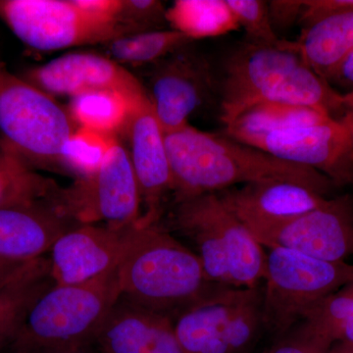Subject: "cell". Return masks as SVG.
<instances>
[{
	"label": "cell",
	"mask_w": 353,
	"mask_h": 353,
	"mask_svg": "<svg viewBox=\"0 0 353 353\" xmlns=\"http://www.w3.org/2000/svg\"><path fill=\"white\" fill-rule=\"evenodd\" d=\"M264 353H334L333 347L323 345L301 330L294 327L289 333L275 341L268 352Z\"/></svg>",
	"instance_id": "30"
},
{
	"label": "cell",
	"mask_w": 353,
	"mask_h": 353,
	"mask_svg": "<svg viewBox=\"0 0 353 353\" xmlns=\"http://www.w3.org/2000/svg\"><path fill=\"white\" fill-rule=\"evenodd\" d=\"M250 232L269 250L285 248L324 261L345 262L353 255V196L328 199L305 214Z\"/></svg>",
	"instance_id": "11"
},
{
	"label": "cell",
	"mask_w": 353,
	"mask_h": 353,
	"mask_svg": "<svg viewBox=\"0 0 353 353\" xmlns=\"http://www.w3.org/2000/svg\"><path fill=\"white\" fill-rule=\"evenodd\" d=\"M75 224L50 204L0 209V261L25 264L43 257Z\"/></svg>",
	"instance_id": "19"
},
{
	"label": "cell",
	"mask_w": 353,
	"mask_h": 353,
	"mask_svg": "<svg viewBox=\"0 0 353 353\" xmlns=\"http://www.w3.org/2000/svg\"><path fill=\"white\" fill-rule=\"evenodd\" d=\"M129 139L130 158L141 196L139 226L158 224L163 204L172 192V175L164 132L148 97L134 102L124 131Z\"/></svg>",
	"instance_id": "15"
},
{
	"label": "cell",
	"mask_w": 353,
	"mask_h": 353,
	"mask_svg": "<svg viewBox=\"0 0 353 353\" xmlns=\"http://www.w3.org/2000/svg\"><path fill=\"white\" fill-rule=\"evenodd\" d=\"M164 141L174 202L267 180L299 183L325 197L336 189L329 178L313 169L190 124L165 132Z\"/></svg>",
	"instance_id": "1"
},
{
	"label": "cell",
	"mask_w": 353,
	"mask_h": 353,
	"mask_svg": "<svg viewBox=\"0 0 353 353\" xmlns=\"http://www.w3.org/2000/svg\"><path fill=\"white\" fill-rule=\"evenodd\" d=\"M340 121L345 125L348 132H350L353 141V112H352V111H347V112H345V114L341 116Z\"/></svg>",
	"instance_id": "35"
},
{
	"label": "cell",
	"mask_w": 353,
	"mask_h": 353,
	"mask_svg": "<svg viewBox=\"0 0 353 353\" xmlns=\"http://www.w3.org/2000/svg\"><path fill=\"white\" fill-rule=\"evenodd\" d=\"M134 103L118 92H87L71 97L68 112L77 127L116 137L124 131Z\"/></svg>",
	"instance_id": "25"
},
{
	"label": "cell",
	"mask_w": 353,
	"mask_h": 353,
	"mask_svg": "<svg viewBox=\"0 0 353 353\" xmlns=\"http://www.w3.org/2000/svg\"><path fill=\"white\" fill-rule=\"evenodd\" d=\"M341 343H347V345H353V319L352 321L350 323V325H348L347 328L345 329V333L343 334V338H341Z\"/></svg>",
	"instance_id": "37"
},
{
	"label": "cell",
	"mask_w": 353,
	"mask_h": 353,
	"mask_svg": "<svg viewBox=\"0 0 353 353\" xmlns=\"http://www.w3.org/2000/svg\"><path fill=\"white\" fill-rule=\"evenodd\" d=\"M352 281V264L271 248L264 278V331L279 340L299 324L308 309Z\"/></svg>",
	"instance_id": "6"
},
{
	"label": "cell",
	"mask_w": 353,
	"mask_h": 353,
	"mask_svg": "<svg viewBox=\"0 0 353 353\" xmlns=\"http://www.w3.org/2000/svg\"><path fill=\"white\" fill-rule=\"evenodd\" d=\"M219 97L225 127L261 102L308 106L333 118L345 112L343 94L305 63L294 41L279 46L250 41L236 48L225 62Z\"/></svg>",
	"instance_id": "2"
},
{
	"label": "cell",
	"mask_w": 353,
	"mask_h": 353,
	"mask_svg": "<svg viewBox=\"0 0 353 353\" xmlns=\"http://www.w3.org/2000/svg\"><path fill=\"white\" fill-rule=\"evenodd\" d=\"M171 29L187 38H215L238 30L239 25L225 0H176L166 11Z\"/></svg>",
	"instance_id": "24"
},
{
	"label": "cell",
	"mask_w": 353,
	"mask_h": 353,
	"mask_svg": "<svg viewBox=\"0 0 353 353\" xmlns=\"http://www.w3.org/2000/svg\"><path fill=\"white\" fill-rule=\"evenodd\" d=\"M263 285L223 287L181 315L175 332L183 353H252L264 331Z\"/></svg>",
	"instance_id": "9"
},
{
	"label": "cell",
	"mask_w": 353,
	"mask_h": 353,
	"mask_svg": "<svg viewBox=\"0 0 353 353\" xmlns=\"http://www.w3.org/2000/svg\"><path fill=\"white\" fill-rule=\"evenodd\" d=\"M1 353H9L2 350ZM38 353H101L99 350H94V347L77 348V350H57V352H46Z\"/></svg>",
	"instance_id": "36"
},
{
	"label": "cell",
	"mask_w": 353,
	"mask_h": 353,
	"mask_svg": "<svg viewBox=\"0 0 353 353\" xmlns=\"http://www.w3.org/2000/svg\"><path fill=\"white\" fill-rule=\"evenodd\" d=\"M51 95L0 66V132L4 145L30 165H54L76 131Z\"/></svg>",
	"instance_id": "7"
},
{
	"label": "cell",
	"mask_w": 353,
	"mask_h": 353,
	"mask_svg": "<svg viewBox=\"0 0 353 353\" xmlns=\"http://www.w3.org/2000/svg\"><path fill=\"white\" fill-rule=\"evenodd\" d=\"M334 353H353V345L347 343H336L333 347Z\"/></svg>",
	"instance_id": "38"
},
{
	"label": "cell",
	"mask_w": 353,
	"mask_h": 353,
	"mask_svg": "<svg viewBox=\"0 0 353 353\" xmlns=\"http://www.w3.org/2000/svg\"><path fill=\"white\" fill-rule=\"evenodd\" d=\"M192 43V39L173 29L137 32L109 41L106 57L122 66L155 64Z\"/></svg>",
	"instance_id": "27"
},
{
	"label": "cell",
	"mask_w": 353,
	"mask_h": 353,
	"mask_svg": "<svg viewBox=\"0 0 353 353\" xmlns=\"http://www.w3.org/2000/svg\"><path fill=\"white\" fill-rule=\"evenodd\" d=\"M238 23L252 43L283 46L287 41L279 39L269 17L268 3L262 0H225Z\"/></svg>",
	"instance_id": "29"
},
{
	"label": "cell",
	"mask_w": 353,
	"mask_h": 353,
	"mask_svg": "<svg viewBox=\"0 0 353 353\" xmlns=\"http://www.w3.org/2000/svg\"><path fill=\"white\" fill-rule=\"evenodd\" d=\"M353 10V0H303L299 23L307 27L334 14Z\"/></svg>",
	"instance_id": "31"
},
{
	"label": "cell",
	"mask_w": 353,
	"mask_h": 353,
	"mask_svg": "<svg viewBox=\"0 0 353 353\" xmlns=\"http://www.w3.org/2000/svg\"><path fill=\"white\" fill-rule=\"evenodd\" d=\"M0 19L23 43L41 51L108 43L134 34L85 0H0Z\"/></svg>",
	"instance_id": "8"
},
{
	"label": "cell",
	"mask_w": 353,
	"mask_h": 353,
	"mask_svg": "<svg viewBox=\"0 0 353 353\" xmlns=\"http://www.w3.org/2000/svg\"><path fill=\"white\" fill-rule=\"evenodd\" d=\"M331 118L329 114L308 106L261 102L243 111L225 127V132L229 138L245 143L248 139L269 132L318 124Z\"/></svg>",
	"instance_id": "22"
},
{
	"label": "cell",
	"mask_w": 353,
	"mask_h": 353,
	"mask_svg": "<svg viewBox=\"0 0 353 353\" xmlns=\"http://www.w3.org/2000/svg\"><path fill=\"white\" fill-rule=\"evenodd\" d=\"M116 137L78 127L62 152L60 165L77 174L85 176L99 168Z\"/></svg>",
	"instance_id": "28"
},
{
	"label": "cell",
	"mask_w": 353,
	"mask_h": 353,
	"mask_svg": "<svg viewBox=\"0 0 353 353\" xmlns=\"http://www.w3.org/2000/svg\"><path fill=\"white\" fill-rule=\"evenodd\" d=\"M215 194L248 231L294 219L328 201L303 185L280 180L248 183Z\"/></svg>",
	"instance_id": "17"
},
{
	"label": "cell",
	"mask_w": 353,
	"mask_h": 353,
	"mask_svg": "<svg viewBox=\"0 0 353 353\" xmlns=\"http://www.w3.org/2000/svg\"><path fill=\"white\" fill-rule=\"evenodd\" d=\"M60 187L39 175L20 155L0 145V209L50 204Z\"/></svg>",
	"instance_id": "23"
},
{
	"label": "cell",
	"mask_w": 353,
	"mask_h": 353,
	"mask_svg": "<svg viewBox=\"0 0 353 353\" xmlns=\"http://www.w3.org/2000/svg\"><path fill=\"white\" fill-rule=\"evenodd\" d=\"M136 226L75 225L70 228L50 252V273L54 284H82L117 270Z\"/></svg>",
	"instance_id": "14"
},
{
	"label": "cell",
	"mask_w": 353,
	"mask_h": 353,
	"mask_svg": "<svg viewBox=\"0 0 353 353\" xmlns=\"http://www.w3.org/2000/svg\"><path fill=\"white\" fill-rule=\"evenodd\" d=\"M121 299L174 322L223 287L211 282L196 253L160 225H137L117 268Z\"/></svg>",
	"instance_id": "3"
},
{
	"label": "cell",
	"mask_w": 353,
	"mask_h": 353,
	"mask_svg": "<svg viewBox=\"0 0 353 353\" xmlns=\"http://www.w3.org/2000/svg\"><path fill=\"white\" fill-rule=\"evenodd\" d=\"M245 145L326 176L336 188L353 185V141L336 118L248 139Z\"/></svg>",
	"instance_id": "13"
},
{
	"label": "cell",
	"mask_w": 353,
	"mask_h": 353,
	"mask_svg": "<svg viewBox=\"0 0 353 353\" xmlns=\"http://www.w3.org/2000/svg\"><path fill=\"white\" fill-rule=\"evenodd\" d=\"M330 82L341 83L345 87L352 88V90H353V51L336 69L334 75L330 79L329 83Z\"/></svg>",
	"instance_id": "33"
},
{
	"label": "cell",
	"mask_w": 353,
	"mask_h": 353,
	"mask_svg": "<svg viewBox=\"0 0 353 353\" xmlns=\"http://www.w3.org/2000/svg\"><path fill=\"white\" fill-rule=\"evenodd\" d=\"M267 3L274 30L289 29L301 20L303 10V1L301 0H275Z\"/></svg>",
	"instance_id": "32"
},
{
	"label": "cell",
	"mask_w": 353,
	"mask_h": 353,
	"mask_svg": "<svg viewBox=\"0 0 353 353\" xmlns=\"http://www.w3.org/2000/svg\"><path fill=\"white\" fill-rule=\"evenodd\" d=\"M190 44L153 64L148 99L162 131L187 126L189 118L219 92L210 62Z\"/></svg>",
	"instance_id": "12"
},
{
	"label": "cell",
	"mask_w": 353,
	"mask_h": 353,
	"mask_svg": "<svg viewBox=\"0 0 353 353\" xmlns=\"http://www.w3.org/2000/svg\"><path fill=\"white\" fill-rule=\"evenodd\" d=\"M294 43L305 63L329 83L353 51V10L334 14L303 28Z\"/></svg>",
	"instance_id": "20"
},
{
	"label": "cell",
	"mask_w": 353,
	"mask_h": 353,
	"mask_svg": "<svg viewBox=\"0 0 353 353\" xmlns=\"http://www.w3.org/2000/svg\"><path fill=\"white\" fill-rule=\"evenodd\" d=\"M54 285L48 259L25 264L0 287V352L13 340L34 301Z\"/></svg>",
	"instance_id": "21"
},
{
	"label": "cell",
	"mask_w": 353,
	"mask_h": 353,
	"mask_svg": "<svg viewBox=\"0 0 353 353\" xmlns=\"http://www.w3.org/2000/svg\"><path fill=\"white\" fill-rule=\"evenodd\" d=\"M120 296L117 270L82 284L52 285L32 304L3 350L38 353L94 347Z\"/></svg>",
	"instance_id": "4"
},
{
	"label": "cell",
	"mask_w": 353,
	"mask_h": 353,
	"mask_svg": "<svg viewBox=\"0 0 353 353\" xmlns=\"http://www.w3.org/2000/svg\"><path fill=\"white\" fill-rule=\"evenodd\" d=\"M25 264L7 263V262L0 261V287L6 284L7 281L10 280Z\"/></svg>",
	"instance_id": "34"
},
{
	"label": "cell",
	"mask_w": 353,
	"mask_h": 353,
	"mask_svg": "<svg viewBox=\"0 0 353 353\" xmlns=\"http://www.w3.org/2000/svg\"><path fill=\"white\" fill-rule=\"evenodd\" d=\"M94 347L101 353H183L173 320L121 297L102 325Z\"/></svg>",
	"instance_id": "18"
},
{
	"label": "cell",
	"mask_w": 353,
	"mask_h": 353,
	"mask_svg": "<svg viewBox=\"0 0 353 353\" xmlns=\"http://www.w3.org/2000/svg\"><path fill=\"white\" fill-rule=\"evenodd\" d=\"M353 319V281L318 301L296 326L326 347L341 343Z\"/></svg>",
	"instance_id": "26"
},
{
	"label": "cell",
	"mask_w": 353,
	"mask_h": 353,
	"mask_svg": "<svg viewBox=\"0 0 353 353\" xmlns=\"http://www.w3.org/2000/svg\"><path fill=\"white\" fill-rule=\"evenodd\" d=\"M169 228L194 243L211 282L241 289L264 282L263 246L215 192L174 202Z\"/></svg>",
	"instance_id": "5"
},
{
	"label": "cell",
	"mask_w": 353,
	"mask_h": 353,
	"mask_svg": "<svg viewBox=\"0 0 353 353\" xmlns=\"http://www.w3.org/2000/svg\"><path fill=\"white\" fill-rule=\"evenodd\" d=\"M343 104H345V112L347 111L353 112V90L343 94Z\"/></svg>",
	"instance_id": "39"
},
{
	"label": "cell",
	"mask_w": 353,
	"mask_h": 353,
	"mask_svg": "<svg viewBox=\"0 0 353 353\" xmlns=\"http://www.w3.org/2000/svg\"><path fill=\"white\" fill-rule=\"evenodd\" d=\"M52 208L75 225H138L141 196L128 148L116 139L97 170L60 188Z\"/></svg>",
	"instance_id": "10"
},
{
	"label": "cell",
	"mask_w": 353,
	"mask_h": 353,
	"mask_svg": "<svg viewBox=\"0 0 353 353\" xmlns=\"http://www.w3.org/2000/svg\"><path fill=\"white\" fill-rule=\"evenodd\" d=\"M24 80L51 97L113 92L132 102L148 97L145 85L124 66L95 53H67L30 70Z\"/></svg>",
	"instance_id": "16"
}]
</instances>
